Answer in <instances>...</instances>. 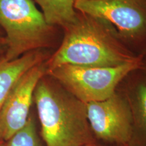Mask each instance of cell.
<instances>
[{
  "mask_svg": "<svg viewBox=\"0 0 146 146\" xmlns=\"http://www.w3.org/2000/svg\"><path fill=\"white\" fill-rule=\"evenodd\" d=\"M61 43L45 62L47 71L64 64L114 67L141 58L131 51L114 27L105 20L78 12L63 29Z\"/></svg>",
  "mask_w": 146,
  "mask_h": 146,
  "instance_id": "6da1fadb",
  "label": "cell"
},
{
  "mask_svg": "<svg viewBox=\"0 0 146 146\" xmlns=\"http://www.w3.org/2000/svg\"><path fill=\"white\" fill-rule=\"evenodd\" d=\"M41 126V135L46 146L96 145L89 125L86 104L68 92L52 76L45 74L35 89Z\"/></svg>",
  "mask_w": 146,
  "mask_h": 146,
  "instance_id": "7a4b0ae2",
  "label": "cell"
},
{
  "mask_svg": "<svg viewBox=\"0 0 146 146\" xmlns=\"http://www.w3.org/2000/svg\"><path fill=\"white\" fill-rule=\"evenodd\" d=\"M0 26L6 35L5 61L50 48L57 27L49 25L34 0H0Z\"/></svg>",
  "mask_w": 146,
  "mask_h": 146,
  "instance_id": "3957f363",
  "label": "cell"
},
{
  "mask_svg": "<svg viewBox=\"0 0 146 146\" xmlns=\"http://www.w3.org/2000/svg\"><path fill=\"white\" fill-rule=\"evenodd\" d=\"M143 58L114 67L59 66L46 74L56 79L64 88L84 103L104 100L112 96L131 72L141 68Z\"/></svg>",
  "mask_w": 146,
  "mask_h": 146,
  "instance_id": "277c9868",
  "label": "cell"
},
{
  "mask_svg": "<svg viewBox=\"0 0 146 146\" xmlns=\"http://www.w3.org/2000/svg\"><path fill=\"white\" fill-rule=\"evenodd\" d=\"M74 7L108 22L135 54L141 56L145 50L146 0H76Z\"/></svg>",
  "mask_w": 146,
  "mask_h": 146,
  "instance_id": "5b68a950",
  "label": "cell"
},
{
  "mask_svg": "<svg viewBox=\"0 0 146 146\" xmlns=\"http://www.w3.org/2000/svg\"><path fill=\"white\" fill-rule=\"evenodd\" d=\"M87 114L94 136L102 141L127 145L135 133L133 114L128 96L117 91L104 100L86 104Z\"/></svg>",
  "mask_w": 146,
  "mask_h": 146,
  "instance_id": "8992f818",
  "label": "cell"
},
{
  "mask_svg": "<svg viewBox=\"0 0 146 146\" xmlns=\"http://www.w3.org/2000/svg\"><path fill=\"white\" fill-rule=\"evenodd\" d=\"M45 62L27 71L7 98L0 111V141L8 140L27 124L35 89L40 79L46 74Z\"/></svg>",
  "mask_w": 146,
  "mask_h": 146,
  "instance_id": "52a82bcc",
  "label": "cell"
},
{
  "mask_svg": "<svg viewBox=\"0 0 146 146\" xmlns=\"http://www.w3.org/2000/svg\"><path fill=\"white\" fill-rule=\"evenodd\" d=\"M51 55L47 50H36L12 61H0V111L11 91L24 74L35 66L46 61Z\"/></svg>",
  "mask_w": 146,
  "mask_h": 146,
  "instance_id": "ba28073f",
  "label": "cell"
},
{
  "mask_svg": "<svg viewBox=\"0 0 146 146\" xmlns=\"http://www.w3.org/2000/svg\"><path fill=\"white\" fill-rule=\"evenodd\" d=\"M130 102L135 129L140 133L141 146H146V71L139 69L131 72Z\"/></svg>",
  "mask_w": 146,
  "mask_h": 146,
  "instance_id": "9c48e42d",
  "label": "cell"
},
{
  "mask_svg": "<svg viewBox=\"0 0 146 146\" xmlns=\"http://www.w3.org/2000/svg\"><path fill=\"white\" fill-rule=\"evenodd\" d=\"M41 8L45 21L49 25L66 28L74 23L78 15L76 0H34Z\"/></svg>",
  "mask_w": 146,
  "mask_h": 146,
  "instance_id": "30bf717a",
  "label": "cell"
},
{
  "mask_svg": "<svg viewBox=\"0 0 146 146\" xmlns=\"http://www.w3.org/2000/svg\"><path fill=\"white\" fill-rule=\"evenodd\" d=\"M1 146H41L33 116L30 115L25 127L8 140L3 141Z\"/></svg>",
  "mask_w": 146,
  "mask_h": 146,
  "instance_id": "8fae6325",
  "label": "cell"
},
{
  "mask_svg": "<svg viewBox=\"0 0 146 146\" xmlns=\"http://www.w3.org/2000/svg\"><path fill=\"white\" fill-rule=\"evenodd\" d=\"M141 69H142V70L146 71V58H143V63H142Z\"/></svg>",
  "mask_w": 146,
  "mask_h": 146,
  "instance_id": "7c38bea8",
  "label": "cell"
},
{
  "mask_svg": "<svg viewBox=\"0 0 146 146\" xmlns=\"http://www.w3.org/2000/svg\"><path fill=\"white\" fill-rule=\"evenodd\" d=\"M141 56L142 57H143V58H146V48L145 49V50H144L143 52L141 53Z\"/></svg>",
  "mask_w": 146,
  "mask_h": 146,
  "instance_id": "4fadbf2b",
  "label": "cell"
},
{
  "mask_svg": "<svg viewBox=\"0 0 146 146\" xmlns=\"http://www.w3.org/2000/svg\"><path fill=\"white\" fill-rule=\"evenodd\" d=\"M3 143V141H0V146H1V143Z\"/></svg>",
  "mask_w": 146,
  "mask_h": 146,
  "instance_id": "5bb4252c",
  "label": "cell"
},
{
  "mask_svg": "<svg viewBox=\"0 0 146 146\" xmlns=\"http://www.w3.org/2000/svg\"><path fill=\"white\" fill-rule=\"evenodd\" d=\"M118 146H127V145H118Z\"/></svg>",
  "mask_w": 146,
  "mask_h": 146,
  "instance_id": "9a60e30c",
  "label": "cell"
},
{
  "mask_svg": "<svg viewBox=\"0 0 146 146\" xmlns=\"http://www.w3.org/2000/svg\"><path fill=\"white\" fill-rule=\"evenodd\" d=\"M90 146H98V145H90Z\"/></svg>",
  "mask_w": 146,
  "mask_h": 146,
  "instance_id": "2e32d148",
  "label": "cell"
},
{
  "mask_svg": "<svg viewBox=\"0 0 146 146\" xmlns=\"http://www.w3.org/2000/svg\"><path fill=\"white\" fill-rule=\"evenodd\" d=\"M1 33H0V37H1Z\"/></svg>",
  "mask_w": 146,
  "mask_h": 146,
  "instance_id": "e0dca14e",
  "label": "cell"
}]
</instances>
